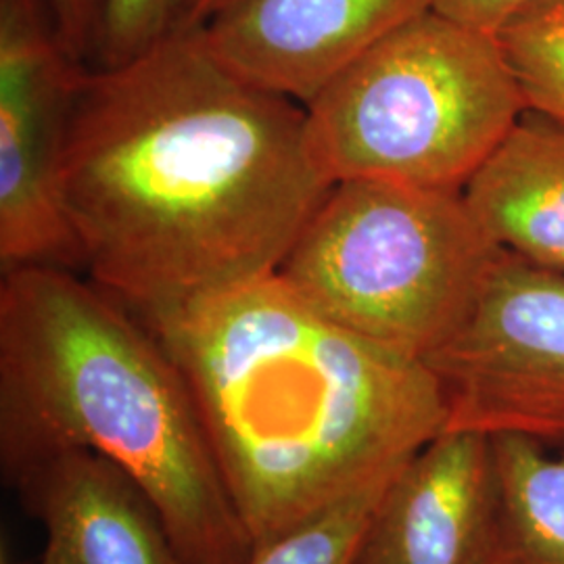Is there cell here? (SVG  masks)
Segmentation results:
<instances>
[{
    "label": "cell",
    "mask_w": 564,
    "mask_h": 564,
    "mask_svg": "<svg viewBox=\"0 0 564 564\" xmlns=\"http://www.w3.org/2000/svg\"><path fill=\"white\" fill-rule=\"evenodd\" d=\"M333 184L302 105L235 76L199 25L82 74L63 209L82 270L134 312L279 272Z\"/></svg>",
    "instance_id": "cell-1"
},
{
    "label": "cell",
    "mask_w": 564,
    "mask_h": 564,
    "mask_svg": "<svg viewBox=\"0 0 564 564\" xmlns=\"http://www.w3.org/2000/svg\"><path fill=\"white\" fill-rule=\"evenodd\" d=\"M134 314L181 370L256 550L447 426L423 360L333 323L276 272Z\"/></svg>",
    "instance_id": "cell-2"
},
{
    "label": "cell",
    "mask_w": 564,
    "mask_h": 564,
    "mask_svg": "<svg viewBox=\"0 0 564 564\" xmlns=\"http://www.w3.org/2000/svg\"><path fill=\"white\" fill-rule=\"evenodd\" d=\"M84 447L120 464L186 564H249L253 542L197 405L141 318L74 270L0 281V463Z\"/></svg>",
    "instance_id": "cell-3"
},
{
    "label": "cell",
    "mask_w": 564,
    "mask_h": 564,
    "mask_svg": "<svg viewBox=\"0 0 564 564\" xmlns=\"http://www.w3.org/2000/svg\"><path fill=\"white\" fill-rule=\"evenodd\" d=\"M303 109L312 155L328 181L463 191L527 101L498 34L429 9Z\"/></svg>",
    "instance_id": "cell-4"
},
{
    "label": "cell",
    "mask_w": 564,
    "mask_h": 564,
    "mask_svg": "<svg viewBox=\"0 0 564 564\" xmlns=\"http://www.w3.org/2000/svg\"><path fill=\"white\" fill-rule=\"evenodd\" d=\"M506 253L463 191L362 178L328 188L276 274L333 323L424 360Z\"/></svg>",
    "instance_id": "cell-5"
},
{
    "label": "cell",
    "mask_w": 564,
    "mask_h": 564,
    "mask_svg": "<svg viewBox=\"0 0 564 564\" xmlns=\"http://www.w3.org/2000/svg\"><path fill=\"white\" fill-rule=\"evenodd\" d=\"M445 431L564 449V274L506 253L460 326L423 360Z\"/></svg>",
    "instance_id": "cell-6"
},
{
    "label": "cell",
    "mask_w": 564,
    "mask_h": 564,
    "mask_svg": "<svg viewBox=\"0 0 564 564\" xmlns=\"http://www.w3.org/2000/svg\"><path fill=\"white\" fill-rule=\"evenodd\" d=\"M86 65L63 46L48 0H0V270L80 268L61 174Z\"/></svg>",
    "instance_id": "cell-7"
},
{
    "label": "cell",
    "mask_w": 564,
    "mask_h": 564,
    "mask_svg": "<svg viewBox=\"0 0 564 564\" xmlns=\"http://www.w3.org/2000/svg\"><path fill=\"white\" fill-rule=\"evenodd\" d=\"M433 0H228L203 41L235 76L310 105L324 88Z\"/></svg>",
    "instance_id": "cell-8"
},
{
    "label": "cell",
    "mask_w": 564,
    "mask_h": 564,
    "mask_svg": "<svg viewBox=\"0 0 564 564\" xmlns=\"http://www.w3.org/2000/svg\"><path fill=\"white\" fill-rule=\"evenodd\" d=\"M500 479L491 437L444 431L391 477L356 564H491Z\"/></svg>",
    "instance_id": "cell-9"
},
{
    "label": "cell",
    "mask_w": 564,
    "mask_h": 564,
    "mask_svg": "<svg viewBox=\"0 0 564 564\" xmlns=\"http://www.w3.org/2000/svg\"><path fill=\"white\" fill-rule=\"evenodd\" d=\"M2 470L46 531L39 564H186L147 491L102 454L61 447Z\"/></svg>",
    "instance_id": "cell-10"
},
{
    "label": "cell",
    "mask_w": 564,
    "mask_h": 564,
    "mask_svg": "<svg viewBox=\"0 0 564 564\" xmlns=\"http://www.w3.org/2000/svg\"><path fill=\"white\" fill-rule=\"evenodd\" d=\"M485 235L564 274V126L527 109L463 188Z\"/></svg>",
    "instance_id": "cell-11"
},
{
    "label": "cell",
    "mask_w": 564,
    "mask_h": 564,
    "mask_svg": "<svg viewBox=\"0 0 564 564\" xmlns=\"http://www.w3.org/2000/svg\"><path fill=\"white\" fill-rule=\"evenodd\" d=\"M500 479L498 564H564V452L491 437Z\"/></svg>",
    "instance_id": "cell-12"
},
{
    "label": "cell",
    "mask_w": 564,
    "mask_h": 564,
    "mask_svg": "<svg viewBox=\"0 0 564 564\" xmlns=\"http://www.w3.org/2000/svg\"><path fill=\"white\" fill-rule=\"evenodd\" d=\"M498 36L527 109L564 126V0H533Z\"/></svg>",
    "instance_id": "cell-13"
},
{
    "label": "cell",
    "mask_w": 564,
    "mask_h": 564,
    "mask_svg": "<svg viewBox=\"0 0 564 564\" xmlns=\"http://www.w3.org/2000/svg\"><path fill=\"white\" fill-rule=\"evenodd\" d=\"M393 475L366 485L307 517L270 544L258 547L249 564L358 563L366 527Z\"/></svg>",
    "instance_id": "cell-14"
},
{
    "label": "cell",
    "mask_w": 564,
    "mask_h": 564,
    "mask_svg": "<svg viewBox=\"0 0 564 564\" xmlns=\"http://www.w3.org/2000/svg\"><path fill=\"white\" fill-rule=\"evenodd\" d=\"M186 0H107L93 67H118L178 30Z\"/></svg>",
    "instance_id": "cell-15"
},
{
    "label": "cell",
    "mask_w": 564,
    "mask_h": 564,
    "mask_svg": "<svg viewBox=\"0 0 564 564\" xmlns=\"http://www.w3.org/2000/svg\"><path fill=\"white\" fill-rule=\"evenodd\" d=\"M48 4L67 53L93 67L101 44L107 0H48Z\"/></svg>",
    "instance_id": "cell-16"
},
{
    "label": "cell",
    "mask_w": 564,
    "mask_h": 564,
    "mask_svg": "<svg viewBox=\"0 0 564 564\" xmlns=\"http://www.w3.org/2000/svg\"><path fill=\"white\" fill-rule=\"evenodd\" d=\"M533 0H433V11L449 20L498 34Z\"/></svg>",
    "instance_id": "cell-17"
},
{
    "label": "cell",
    "mask_w": 564,
    "mask_h": 564,
    "mask_svg": "<svg viewBox=\"0 0 564 564\" xmlns=\"http://www.w3.org/2000/svg\"><path fill=\"white\" fill-rule=\"evenodd\" d=\"M228 0H186L182 25H202Z\"/></svg>",
    "instance_id": "cell-18"
},
{
    "label": "cell",
    "mask_w": 564,
    "mask_h": 564,
    "mask_svg": "<svg viewBox=\"0 0 564 564\" xmlns=\"http://www.w3.org/2000/svg\"><path fill=\"white\" fill-rule=\"evenodd\" d=\"M491 564H498V563H491Z\"/></svg>",
    "instance_id": "cell-19"
}]
</instances>
